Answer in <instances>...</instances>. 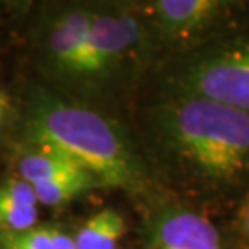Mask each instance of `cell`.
I'll use <instances>...</instances> for the list:
<instances>
[{
  "label": "cell",
  "mask_w": 249,
  "mask_h": 249,
  "mask_svg": "<svg viewBox=\"0 0 249 249\" xmlns=\"http://www.w3.org/2000/svg\"><path fill=\"white\" fill-rule=\"evenodd\" d=\"M97 188H101V185L88 170H78L52 181L33 186L37 202L51 207L68 204L73 199L83 196L84 193Z\"/></svg>",
  "instance_id": "obj_10"
},
{
  "label": "cell",
  "mask_w": 249,
  "mask_h": 249,
  "mask_svg": "<svg viewBox=\"0 0 249 249\" xmlns=\"http://www.w3.org/2000/svg\"><path fill=\"white\" fill-rule=\"evenodd\" d=\"M3 96H5V94H2V92H0V99H2Z\"/></svg>",
  "instance_id": "obj_14"
},
{
  "label": "cell",
  "mask_w": 249,
  "mask_h": 249,
  "mask_svg": "<svg viewBox=\"0 0 249 249\" xmlns=\"http://www.w3.org/2000/svg\"><path fill=\"white\" fill-rule=\"evenodd\" d=\"M134 5L151 34L156 65L249 26V0H149Z\"/></svg>",
  "instance_id": "obj_4"
},
{
  "label": "cell",
  "mask_w": 249,
  "mask_h": 249,
  "mask_svg": "<svg viewBox=\"0 0 249 249\" xmlns=\"http://www.w3.org/2000/svg\"><path fill=\"white\" fill-rule=\"evenodd\" d=\"M124 217L115 209H102L79 227L73 236L76 249H117L126 235Z\"/></svg>",
  "instance_id": "obj_9"
},
{
  "label": "cell",
  "mask_w": 249,
  "mask_h": 249,
  "mask_svg": "<svg viewBox=\"0 0 249 249\" xmlns=\"http://www.w3.org/2000/svg\"><path fill=\"white\" fill-rule=\"evenodd\" d=\"M33 186L13 177L0 185V233H17L37 225L39 211Z\"/></svg>",
  "instance_id": "obj_7"
},
{
  "label": "cell",
  "mask_w": 249,
  "mask_h": 249,
  "mask_svg": "<svg viewBox=\"0 0 249 249\" xmlns=\"http://www.w3.org/2000/svg\"><path fill=\"white\" fill-rule=\"evenodd\" d=\"M151 94H183L249 113V26L159 62ZM142 81V83H144Z\"/></svg>",
  "instance_id": "obj_3"
},
{
  "label": "cell",
  "mask_w": 249,
  "mask_h": 249,
  "mask_svg": "<svg viewBox=\"0 0 249 249\" xmlns=\"http://www.w3.org/2000/svg\"><path fill=\"white\" fill-rule=\"evenodd\" d=\"M23 154L18 160V177L31 186L52 181L68 173L84 170L65 154L39 144H23Z\"/></svg>",
  "instance_id": "obj_8"
},
{
  "label": "cell",
  "mask_w": 249,
  "mask_h": 249,
  "mask_svg": "<svg viewBox=\"0 0 249 249\" xmlns=\"http://www.w3.org/2000/svg\"><path fill=\"white\" fill-rule=\"evenodd\" d=\"M94 3L52 7L36 29L37 58L49 79L74 92Z\"/></svg>",
  "instance_id": "obj_6"
},
{
  "label": "cell",
  "mask_w": 249,
  "mask_h": 249,
  "mask_svg": "<svg viewBox=\"0 0 249 249\" xmlns=\"http://www.w3.org/2000/svg\"><path fill=\"white\" fill-rule=\"evenodd\" d=\"M235 225L238 230V236H240L243 249H249V194L241 204L240 211L235 215Z\"/></svg>",
  "instance_id": "obj_12"
},
{
  "label": "cell",
  "mask_w": 249,
  "mask_h": 249,
  "mask_svg": "<svg viewBox=\"0 0 249 249\" xmlns=\"http://www.w3.org/2000/svg\"><path fill=\"white\" fill-rule=\"evenodd\" d=\"M7 112H8V101H7V96H3L0 99V129H2V124L5 122V117H7Z\"/></svg>",
  "instance_id": "obj_13"
},
{
  "label": "cell",
  "mask_w": 249,
  "mask_h": 249,
  "mask_svg": "<svg viewBox=\"0 0 249 249\" xmlns=\"http://www.w3.org/2000/svg\"><path fill=\"white\" fill-rule=\"evenodd\" d=\"M0 249H76V245L62 228L34 225L24 231L0 233Z\"/></svg>",
  "instance_id": "obj_11"
},
{
  "label": "cell",
  "mask_w": 249,
  "mask_h": 249,
  "mask_svg": "<svg viewBox=\"0 0 249 249\" xmlns=\"http://www.w3.org/2000/svg\"><path fill=\"white\" fill-rule=\"evenodd\" d=\"M141 207L144 249H243L233 218L209 215L163 191Z\"/></svg>",
  "instance_id": "obj_5"
},
{
  "label": "cell",
  "mask_w": 249,
  "mask_h": 249,
  "mask_svg": "<svg viewBox=\"0 0 249 249\" xmlns=\"http://www.w3.org/2000/svg\"><path fill=\"white\" fill-rule=\"evenodd\" d=\"M136 136L160 191L235 218L249 194V113L183 94H149Z\"/></svg>",
  "instance_id": "obj_1"
},
{
  "label": "cell",
  "mask_w": 249,
  "mask_h": 249,
  "mask_svg": "<svg viewBox=\"0 0 249 249\" xmlns=\"http://www.w3.org/2000/svg\"><path fill=\"white\" fill-rule=\"evenodd\" d=\"M21 144H39L65 154L99 181L120 189L142 206L160 193L136 131L113 113L34 88L19 122Z\"/></svg>",
  "instance_id": "obj_2"
}]
</instances>
